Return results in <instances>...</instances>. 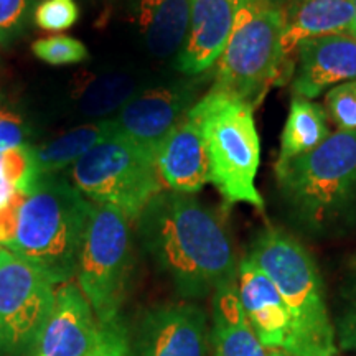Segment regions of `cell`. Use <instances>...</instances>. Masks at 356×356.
<instances>
[{
    "label": "cell",
    "instance_id": "ac0fdd59",
    "mask_svg": "<svg viewBox=\"0 0 356 356\" xmlns=\"http://www.w3.org/2000/svg\"><path fill=\"white\" fill-rule=\"evenodd\" d=\"M210 356H269L244 315L238 279L221 286L211 297Z\"/></svg>",
    "mask_w": 356,
    "mask_h": 356
},
{
    "label": "cell",
    "instance_id": "4fadbf2b",
    "mask_svg": "<svg viewBox=\"0 0 356 356\" xmlns=\"http://www.w3.org/2000/svg\"><path fill=\"white\" fill-rule=\"evenodd\" d=\"M293 96L314 99L325 89L356 81V37L335 33L307 40L297 50Z\"/></svg>",
    "mask_w": 356,
    "mask_h": 356
},
{
    "label": "cell",
    "instance_id": "2e32d148",
    "mask_svg": "<svg viewBox=\"0 0 356 356\" xmlns=\"http://www.w3.org/2000/svg\"><path fill=\"white\" fill-rule=\"evenodd\" d=\"M157 168L167 190L195 195L210 184V159L197 121L186 114L160 145Z\"/></svg>",
    "mask_w": 356,
    "mask_h": 356
},
{
    "label": "cell",
    "instance_id": "7c38bea8",
    "mask_svg": "<svg viewBox=\"0 0 356 356\" xmlns=\"http://www.w3.org/2000/svg\"><path fill=\"white\" fill-rule=\"evenodd\" d=\"M136 348L137 356H210V317L190 300L155 305L140 317Z\"/></svg>",
    "mask_w": 356,
    "mask_h": 356
},
{
    "label": "cell",
    "instance_id": "6da1fadb",
    "mask_svg": "<svg viewBox=\"0 0 356 356\" xmlns=\"http://www.w3.org/2000/svg\"><path fill=\"white\" fill-rule=\"evenodd\" d=\"M136 229L155 270L184 300L213 297L238 279L239 259L228 226L197 195L163 188L142 210Z\"/></svg>",
    "mask_w": 356,
    "mask_h": 356
},
{
    "label": "cell",
    "instance_id": "5b68a950",
    "mask_svg": "<svg viewBox=\"0 0 356 356\" xmlns=\"http://www.w3.org/2000/svg\"><path fill=\"white\" fill-rule=\"evenodd\" d=\"M287 0H239L229 37L216 61L211 91L261 104L274 84L287 76L280 40Z\"/></svg>",
    "mask_w": 356,
    "mask_h": 356
},
{
    "label": "cell",
    "instance_id": "277c9868",
    "mask_svg": "<svg viewBox=\"0 0 356 356\" xmlns=\"http://www.w3.org/2000/svg\"><path fill=\"white\" fill-rule=\"evenodd\" d=\"M248 257L274 282L292 317L293 356H337V337L317 262L299 239L279 228L256 236Z\"/></svg>",
    "mask_w": 356,
    "mask_h": 356
},
{
    "label": "cell",
    "instance_id": "e0dca14e",
    "mask_svg": "<svg viewBox=\"0 0 356 356\" xmlns=\"http://www.w3.org/2000/svg\"><path fill=\"white\" fill-rule=\"evenodd\" d=\"M355 24V0H287L286 26L280 50L287 71L289 60L307 40L335 33H351Z\"/></svg>",
    "mask_w": 356,
    "mask_h": 356
},
{
    "label": "cell",
    "instance_id": "f546056e",
    "mask_svg": "<svg viewBox=\"0 0 356 356\" xmlns=\"http://www.w3.org/2000/svg\"><path fill=\"white\" fill-rule=\"evenodd\" d=\"M15 191L17 188L7 180L6 173H3V168H2V162H0V208H2L3 204L13 197Z\"/></svg>",
    "mask_w": 356,
    "mask_h": 356
},
{
    "label": "cell",
    "instance_id": "5bb4252c",
    "mask_svg": "<svg viewBox=\"0 0 356 356\" xmlns=\"http://www.w3.org/2000/svg\"><path fill=\"white\" fill-rule=\"evenodd\" d=\"M238 296L243 312L267 350L292 348V317L266 273L244 256L238 266Z\"/></svg>",
    "mask_w": 356,
    "mask_h": 356
},
{
    "label": "cell",
    "instance_id": "d6986e66",
    "mask_svg": "<svg viewBox=\"0 0 356 356\" xmlns=\"http://www.w3.org/2000/svg\"><path fill=\"white\" fill-rule=\"evenodd\" d=\"M191 0H137L136 22L147 51L165 60L178 56L186 42Z\"/></svg>",
    "mask_w": 356,
    "mask_h": 356
},
{
    "label": "cell",
    "instance_id": "9c48e42d",
    "mask_svg": "<svg viewBox=\"0 0 356 356\" xmlns=\"http://www.w3.org/2000/svg\"><path fill=\"white\" fill-rule=\"evenodd\" d=\"M55 284L0 246V356H25L55 302Z\"/></svg>",
    "mask_w": 356,
    "mask_h": 356
},
{
    "label": "cell",
    "instance_id": "ffe728a7",
    "mask_svg": "<svg viewBox=\"0 0 356 356\" xmlns=\"http://www.w3.org/2000/svg\"><path fill=\"white\" fill-rule=\"evenodd\" d=\"M140 89L134 74L109 71L79 79L73 89V101L84 118H104L118 114Z\"/></svg>",
    "mask_w": 356,
    "mask_h": 356
},
{
    "label": "cell",
    "instance_id": "7402d4cb",
    "mask_svg": "<svg viewBox=\"0 0 356 356\" xmlns=\"http://www.w3.org/2000/svg\"><path fill=\"white\" fill-rule=\"evenodd\" d=\"M114 132L113 119H106V121L76 127L56 137L55 140L33 147L40 172L42 175H56L66 167H73V163L84 157L92 147L108 139Z\"/></svg>",
    "mask_w": 356,
    "mask_h": 356
},
{
    "label": "cell",
    "instance_id": "603a6c76",
    "mask_svg": "<svg viewBox=\"0 0 356 356\" xmlns=\"http://www.w3.org/2000/svg\"><path fill=\"white\" fill-rule=\"evenodd\" d=\"M32 51L38 60L53 66L76 65L89 56L84 43L68 35H51V37L40 38L33 42Z\"/></svg>",
    "mask_w": 356,
    "mask_h": 356
},
{
    "label": "cell",
    "instance_id": "4dcf8cb0",
    "mask_svg": "<svg viewBox=\"0 0 356 356\" xmlns=\"http://www.w3.org/2000/svg\"><path fill=\"white\" fill-rule=\"evenodd\" d=\"M269 356H293L284 350H269Z\"/></svg>",
    "mask_w": 356,
    "mask_h": 356
},
{
    "label": "cell",
    "instance_id": "d6a6232c",
    "mask_svg": "<svg viewBox=\"0 0 356 356\" xmlns=\"http://www.w3.org/2000/svg\"><path fill=\"white\" fill-rule=\"evenodd\" d=\"M350 266H351V270H356V256L353 257V259H351Z\"/></svg>",
    "mask_w": 356,
    "mask_h": 356
},
{
    "label": "cell",
    "instance_id": "4316f807",
    "mask_svg": "<svg viewBox=\"0 0 356 356\" xmlns=\"http://www.w3.org/2000/svg\"><path fill=\"white\" fill-rule=\"evenodd\" d=\"M35 0H0V44L13 42L29 24Z\"/></svg>",
    "mask_w": 356,
    "mask_h": 356
},
{
    "label": "cell",
    "instance_id": "d4e9b609",
    "mask_svg": "<svg viewBox=\"0 0 356 356\" xmlns=\"http://www.w3.org/2000/svg\"><path fill=\"white\" fill-rule=\"evenodd\" d=\"M79 8L74 0H43L35 7L33 19L40 29L63 32L78 22Z\"/></svg>",
    "mask_w": 356,
    "mask_h": 356
},
{
    "label": "cell",
    "instance_id": "484cf974",
    "mask_svg": "<svg viewBox=\"0 0 356 356\" xmlns=\"http://www.w3.org/2000/svg\"><path fill=\"white\" fill-rule=\"evenodd\" d=\"M325 102L338 131H356V81L332 88L325 96Z\"/></svg>",
    "mask_w": 356,
    "mask_h": 356
},
{
    "label": "cell",
    "instance_id": "44dd1931",
    "mask_svg": "<svg viewBox=\"0 0 356 356\" xmlns=\"http://www.w3.org/2000/svg\"><path fill=\"white\" fill-rule=\"evenodd\" d=\"M330 136L327 113L322 106L305 97L293 96L280 137L277 163L309 154Z\"/></svg>",
    "mask_w": 356,
    "mask_h": 356
},
{
    "label": "cell",
    "instance_id": "8992f818",
    "mask_svg": "<svg viewBox=\"0 0 356 356\" xmlns=\"http://www.w3.org/2000/svg\"><path fill=\"white\" fill-rule=\"evenodd\" d=\"M252 111L246 102L210 89L188 114L203 136L210 181L226 203H246L264 210V198L256 188L261 140Z\"/></svg>",
    "mask_w": 356,
    "mask_h": 356
},
{
    "label": "cell",
    "instance_id": "30bf717a",
    "mask_svg": "<svg viewBox=\"0 0 356 356\" xmlns=\"http://www.w3.org/2000/svg\"><path fill=\"white\" fill-rule=\"evenodd\" d=\"M198 81H173L142 88L113 118L115 132L144 147L157 157L168 134L197 104Z\"/></svg>",
    "mask_w": 356,
    "mask_h": 356
},
{
    "label": "cell",
    "instance_id": "f1b7e54d",
    "mask_svg": "<svg viewBox=\"0 0 356 356\" xmlns=\"http://www.w3.org/2000/svg\"><path fill=\"white\" fill-rule=\"evenodd\" d=\"M89 356H131L127 330L121 318L104 327V337L99 346Z\"/></svg>",
    "mask_w": 356,
    "mask_h": 356
},
{
    "label": "cell",
    "instance_id": "8fae6325",
    "mask_svg": "<svg viewBox=\"0 0 356 356\" xmlns=\"http://www.w3.org/2000/svg\"><path fill=\"white\" fill-rule=\"evenodd\" d=\"M104 327L76 282L61 284L55 302L25 356H89L99 346Z\"/></svg>",
    "mask_w": 356,
    "mask_h": 356
},
{
    "label": "cell",
    "instance_id": "3957f363",
    "mask_svg": "<svg viewBox=\"0 0 356 356\" xmlns=\"http://www.w3.org/2000/svg\"><path fill=\"white\" fill-rule=\"evenodd\" d=\"M91 202L73 184L42 175L20 204L3 248L30 262L55 286L76 277Z\"/></svg>",
    "mask_w": 356,
    "mask_h": 356
},
{
    "label": "cell",
    "instance_id": "7a4b0ae2",
    "mask_svg": "<svg viewBox=\"0 0 356 356\" xmlns=\"http://www.w3.org/2000/svg\"><path fill=\"white\" fill-rule=\"evenodd\" d=\"M289 221L312 239L356 234V131H337L309 154L275 163Z\"/></svg>",
    "mask_w": 356,
    "mask_h": 356
},
{
    "label": "cell",
    "instance_id": "9a60e30c",
    "mask_svg": "<svg viewBox=\"0 0 356 356\" xmlns=\"http://www.w3.org/2000/svg\"><path fill=\"white\" fill-rule=\"evenodd\" d=\"M239 0H191L190 32L177 56V70L197 78L216 65L229 37Z\"/></svg>",
    "mask_w": 356,
    "mask_h": 356
},
{
    "label": "cell",
    "instance_id": "ba28073f",
    "mask_svg": "<svg viewBox=\"0 0 356 356\" xmlns=\"http://www.w3.org/2000/svg\"><path fill=\"white\" fill-rule=\"evenodd\" d=\"M131 222L119 208L91 202L76 279L102 327L121 318L132 274Z\"/></svg>",
    "mask_w": 356,
    "mask_h": 356
},
{
    "label": "cell",
    "instance_id": "83f0119b",
    "mask_svg": "<svg viewBox=\"0 0 356 356\" xmlns=\"http://www.w3.org/2000/svg\"><path fill=\"white\" fill-rule=\"evenodd\" d=\"M30 136V127L25 119L10 108L0 104V154L15 147L25 145Z\"/></svg>",
    "mask_w": 356,
    "mask_h": 356
},
{
    "label": "cell",
    "instance_id": "1f68e13d",
    "mask_svg": "<svg viewBox=\"0 0 356 356\" xmlns=\"http://www.w3.org/2000/svg\"><path fill=\"white\" fill-rule=\"evenodd\" d=\"M351 33L356 37V0H355V24H353V30H351Z\"/></svg>",
    "mask_w": 356,
    "mask_h": 356
},
{
    "label": "cell",
    "instance_id": "cb8c5ba5",
    "mask_svg": "<svg viewBox=\"0 0 356 356\" xmlns=\"http://www.w3.org/2000/svg\"><path fill=\"white\" fill-rule=\"evenodd\" d=\"M333 327L338 350L356 351V270H351V277L343 287L340 310Z\"/></svg>",
    "mask_w": 356,
    "mask_h": 356
},
{
    "label": "cell",
    "instance_id": "52a82bcc",
    "mask_svg": "<svg viewBox=\"0 0 356 356\" xmlns=\"http://www.w3.org/2000/svg\"><path fill=\"white\" fill-rule=\"evenodd\" d=\"M71 178L89 202L119 208L132 222L165 188L157 157L118 132L73 163Z\"/></svg>",
    "mask_w": 356,
    "mask_h": 356
}]
</instances>
